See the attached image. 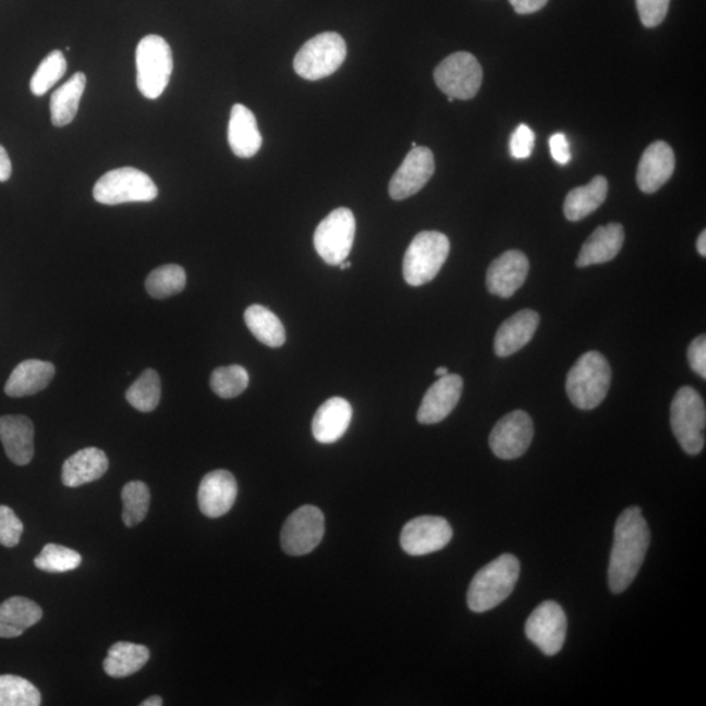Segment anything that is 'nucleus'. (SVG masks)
<instances>
[{"mask_svg": "<svg viewBox=\"0 0 706 706\" xmlns=\"http://www.w3.org/2000/svg\"><path fill=\"white\" fill-rule=\"evenodd\" d=\"M650 546V530L638 507L619 515L613 532V546L608 564V586L620 594L631 586L644 564Z\"/></svg>", "mask_w": 706, "mask_h": 706, "instance_id": "obj_1", "label": "nucleus"}, {"mask_svg": "<svg viewBox=\"0 0 706 706\" xmlns=\"http://www.w3.org/2000/svg\"><path fill=\"white\" fill-rule=\"evenodd\" d=\"M520 572V560L510 553H503L482 568L468 587L470 610L487 612L502 604L513 593Z\"/></svg>", "mask_w": 706, "mask_h": 706, "instance_id": "obj_2", "label": "nucleus"}, {"mask_svg": "<svg viewBox=\"0 0 706 706\" xmlns=\"http://www.w3.org/2000/svg\"><path fill=\"white\" fill-rule=\"evenodd\" d=\"M611 368L600 352L584 353L567 377V392L580 410H593L605 401L611 385Z\"/></svg>", "mask_w": 706, "mask_h": 706, "instance_id": "obj_3", "label": "nucleus"}, {"mask_svg": "<svg viewBox=\"0 0 706 706\" xmlns=\"http://www.w3.org/2000/svg\"><path fill=\"white\" fill-rule=\"evenodd\" d=\"M173 52L160 36L142 38L136 48V83L141 94L156 100L167 89L173 74Z\"/></svg>", "mask_w": 706, "mask_h": 706, "instance_id": "obj_4", "label": "nucleus"}, {"mask_svg": "<svg viewBox=\"0 0 706 706\" xmlns=\"http://www.w3.org/2000/svg\"><path fill=\"white\" fill-rule=\"evenodd\" d=\"M449 253L450 242L443 233L425 231L416 234L404 254V280L412 287L429 283L440 272Z\"/></svg>", "mask_w": 706, "mask_h": 706, "instance_id": "obj_5", "label": "nucleus"}, {"mask_svg": "<svg viewBox=\"0 0 706 706\" xmlns=\"http://www.w3.org/2000/svg\"><path fill=\"white\" fill-rule=\"evenodd\" d=\"M670 418L673 435L685 453H702L706 425V409L702 395L690 386L680 388L673 397Z\"/></svg>", "mask_w": 706, "mask_h": 706, "instance_id": "obj_6", "label": "nucleus"}, {"mask_svg": "<svg viewBox=\"0 0 706 706\" xmlns=\"http://www.w3.org/2000/svg\"><path fill=\"white\" fill-rule=\"evenodd\" d=\"M344 38L336 32L313 37L294 57L293 68L305 81L316 82L333 74L345 61Z\"/></svg>", "mask_w": 706, "mask_h": 706, "instance_id": "obj_7", "label": "nucleus"}, {"mask_svg": "<svg viewBox=\"0 0 706 706\" xmlns=\"http://www.w3.org/2000/svg\"><path fill=\"white\" fill-rule=\"evenodd\" d=\"M159 190L150 176L139 169L126 167L110 170L96 182L94 198L105 206L133 202H153Z\"/></svg>", "mask_w": 706, "mask_h": 706, "instance_id": "obj_8", "label": "nucleus"}, {"mask_svg": "<svg viewBox=\"0 0 706 706\" xmlns=\"http://www.w3.org/2000/svg\"><path fill=\"white\" fill-rule=\"evenodd\" d=\"M355 233V215L350 208L339 207L319 222L314 232V247L327 265L339 266L349 258Z\"/></svg>", "mask_w": 706, "mask_h": 706, "instance_id": "obj_9", "label": "nucleus"}, {"mask_svg": "<svg viewBox=\"0 0 706 706\" xmlns=\"http://www.w3.org/2000/svg\"><path fill=\"white\" fill-rule=\"evenodd\" d=\"M435 82L448 97H453L455 100H471L482 87V65L470 52H454L437 65Z\"/></svg>", "mask_w": 706, "mask_h": 706, "instance_id": "obj_10", "label": "nucleus"}, {"mask_svg": "<svg viewBox=\"0 0 706 706\" xmlns=\"http://www.w3.org/2000/svg\"><path fill=\"white\" fill-rule=\"evenodd\" d=\"M324 535V513L316 507L304 506L288 516L281 528V547L287 555H307L318 547Z\"/></svg>", "mask_w": 706, "mask_h": 706, "instance_id": "obj_11", "label": "nucleus"}, {"mask_svg": "<svg viewBox=\"0 0 706 706\" xmlns=\"http://www.w3.org/2000/svg\"><path fill=\"white\" fill-rule=\"evenodd\" d=\"M567 625V614L562 607L553 600H546L530 614L525 633L543 654L553 657L564 646Z\"/></svg>", "mask_w": 706, "mask_h": 706, "instance_id": "obj_12", "label": "nucleus"}, {"mask_svg": "<svg viewBox=\"0 0 706 706\" xmlns=\"http://www.w3.org/2000/svg\"><path fill=\"white\" fill-rule=\"evenodd\" d=\"M453 538L450 523L436 515H423L405 523L401 533V546L405 553L424 556L440 551Z\"/></svg>", "mask_w": 706, "mask_h": 706, "instance_id": "obj_13", "label": "nucleus"}, {"mask_svg": "<svg viewBox=\"0 0 706 706\" xmlns=\"http://www.w3.org/2000/svg\"><path fill=\"white\" fill-rule=\"evenodd\" d=\"M533 437L532 417L525 411H513L495 425L489 436V447L501 460H516L526 453Z\"/></svg>", "mask_w": 706, "mask_h": 706, "instance_id": "obj_14", "label": "nucleus"}, {"mask_svg": "<svg viewBox=\"0 0 706 706\" xmlns=\"http://www.w3.org/2000/svg\"><path fill=\"white\" fill-rule=\"evenodd\" d=\"M435 156L427 147L412 148L390 181L391 199L403 200L417 194L435 173Z\"/></svg>", "mask_w": 706, "mask_h": 706, "instance_id": "obj_15", "label": "nucleus"}, {"mask_svg": "<svg viewBox=\"0 0 706 706\" xmlns=\"http://www.w3.org/2000/svg\"><path fill=\"white\" fill-rule=\"evenodd\" d=\"M238 494V482L229 471H211L203 477L198 489L200 512L208 519H219L233 508Z\"/></svg>", "mask_w": 706, "mask_h": 706, "instance_id": "obj_16", "label": "nucleus"}, {"mask_svg": "<svg viewBox=\"0 0 706 706\" xmlns=\"http://www.w3.org/2000/svg\"><path fill=\"white\" fill-rule=\"evenodd\" d=\"M463 379L458 375L440 377L430 386L417 411V422L425 425L437 424L447 418L460 402Z\"/></svg>", "mask_w": 706, "mask_h": 706, "instance_id": "obj_17", "label": "nucleus"}, {"mask_svg": "<svg viewBox=\"0 0 706 706\" xmlns=\"http://www.w3.org/2000/svg\"><path fill=\"white\" fill-rule=\"evenodd\" d=\"M530 270L528 259L520 251H509L490 264L487 271L489 293L501 299L512 297L525 284Z\"/></svg>", "mask_w": 706, "mask_h": 706, "instance_id": "obj_18", "label": "nucleus"}, {"mask_svg": "<svg viewBox=\"0 0 706 706\" xmlns=\"http://www.w3.org/2000/svg\"><path fill=\"white\" fill-rule=\"evenodd\" d=\"M675 170V155L664 141H657L645 149L637 168V185L641 192L653 194L669 181Z\"/></svg>", "mask_w": 706, "mask_h": 706, "instance_id": "obj_19", "label": "nucleus"}, {"mask_svg": "<svg viewBox=\"0 0 706 706\" xmlns=\"http://www.w3.org/2000/svg\"><path fill=\"white\" fill-rule=\"evenodd\" d=\"M0 441L10 461L17 466H25L35 455V425L26 416H2L0 417Z\"/></svg>", "mask_w": 706, "mask_h": 706, "instance_id": "obj_20", "label": "nucleus"}, {"mask_svg": "<svg viewBox=\"0 0 706 706\" xmlns=\"http://www.w3.org/2000/svg\"><path fill=\"white\" fill-rule=\"evenodd\" d=\"M540 322L539 314L525 309L502 322L495 337V352L499 357L514 355L530 343Z\"/></svg>", "mask_w": 706, "mask_h": 706, "instance_id": "obj_21", "label": "nucleus"}, {"mask_svg": "<svg viewBox=\"0 0 706 706\" xmlns=\"http://www.w3.org/2000/svg\"><path fill=\"white\" fill-rule=\"evenodd\" d=\"M228 143L232 153L241 159H251L261 147V135L253 111L235 104L228 124Z\"/></svg>", "mask_w": 706, "mask_h": 706, "instance_id": "obj_22", "label": "nucleus"}, {"mask_svg": "<svg viewBox=\"0 0 706 706\" xmlns=\"http://www.w3.org/2000/svg\"><path fill=\"white\" fill-rule=\"evenodd\" d=\"M352 405L340 397L326 401L314 415L313 436L320 443H333L345 435L352 422Z\"/></svg>", "mask_w": 706, "mask_h": 706, "instance_id": "obj_23", "label": "nucleus"}, {"mask_svg": "<svg viewBox=\"0 0 706 706\" xmlns=\"http://www.w3.org/2000/svg\"><path fill=\"white\" fill-rule=\"evenodd\" d=\"M624 239V228L618 222L595 229L591 238L582 245L575 265L582 268L612 260L623 247Z\"/></svg>", "mask_w": 706, "mask_h": 706, "instance_id": "obj_24", "label": "nucleus"}, {"mask_svg": "<svg viewBox=\"0 0 706 706\" xmlns=\"http://www.w3.org/2000/svg\"><path fill=\"white\" fill-rule=\"evenodd\" d=\"M54 375L56 368L51 363L41 362V360H25L11 373L9 381L4 386L5 394L11 398L35 395L48 388Z\"/></svg>", "mask_w": 706, "mask_h": 706, "instance_id": "obj_25", "label": "nucleus"}, {"mask_svg": "<svg viewBox=\"0 0 706 706\" xmlns=\"http://www.w3.org/2000/svg\"><path fill=\"white\" fill-rule=\"evenodd\" d=\"M109 468L107 454L97 448H85L65 460L62 482L65 487L77 488L100 479Z\"/></svg>", "mask_w": 706, "mask_h": 706, "instance_id": "obj_26", "label": "nucleus"}, {"mask_svg": "<svg viewBox=\"0 0 706 706\" xmlns=\"http://www.w3.org/2000/svg\"><path fill=\"white\" fill-rule=\"evenodd\" d=\"M42 619V610L36 601L24 597H11L0 605V638H15Z\"/></svg>", "mask_w": 706, "mask_h": 706, "instance_id": "obj_27", "label": "nucleus"}, {"mask_svg": "<svg viewBox=\"0 0 706 706\" xmlns=\"http://www.w3.org/2000/svg\"><path fill=\"white\" fill-rule=\"evenodd\" d=\"M85 85H87V76L83 72H76L75 75L69 78V82H65L62 87H59L52 94L50 115L54 126H68V124L75 120Z\"/></svg>", "mask_w": 706, "mask_h": 706, "instance_id": "obj_28", "label": "nucleus"}, {"mask_svg": "<svg viewBox=\"0 0 706 706\" xmlns=\"http://www.w3.org/2000/svg\"><path fill=\"white\" fill-rule=\"evenodd\" d=\"M608 182L604 175L594 176L585 186L569 192L564 202V215L569 221H580L598 209L607 198Z\"/></svg>", "mask_w": 706, "mask_h": 706, "instance_id": "obj_29", "label": "nucleus"}, {"mask_svg": "<svg viewBox=\"0 0 706 706\" xmlns=\"http://www.w3.org/2000/svg\"><path fill=\"white\" fill-rule=\"evenodd\" d=\"M149 657L147 646L121 641L110 647L102 666L110 678L122 679L142 670Z\"/></svg>", "mask_w": 706, "mask_h": 706, "instance_id": "obj_30", "label": "nucleus"}, {"mask_svg": "<svg viewBox=\"0 0 706 706\" xmlns=\"http://www.w3.org/2000/svg\"><path fill=\"white\" fill-rule=\"evenodd\" d=\"M245 324L253 336L272 349L285 343V330L281 320L261 305L248 306L245 312Z\"/></svg>", "mask_w": 706, "mask_h": 706, "instance_id": "obj_31", "label": "nucleus"}, {"mask_svg": "<svg viewBox=\"0 0 706 706\" xmlns=\"http://www.w3.org/2000/svg\"><path fill=\"white\" fill-rule=\"evenodd\" d=\"M186 287V272L179 265H166L155 268L146 280V290L150 297L163 300L175 296Z\"/></svg>", "mask_w": 706, "mask_h": 706, "instance_id": "obj_32", "label": "nucleus"}, {"mask_svg": "<svg viewBox=\"0 0 706 706\" xmlns=\"http://www.w3.org/2000/svg\"><path fill=\"white\" fill-rule=\"evenodd\" d=\"M161 381L159 373L144 370L126 392L127 402L141 412H153L160 403Z\"/></svg>", "mask_w": 706, "mask_h": 706, "instance_id": "obj_33", "label": "nucleus"}, {"mask_svg": "<svg viewBox=\"0 0 706 706\" xmlns=\"http://www.w3.org/2000/svg\"><path fill=\"white\" fill-rule=\"evenodd\" d=\"M41 693L29 680L16 675H0V706H38Z\"/></svg>", "mask_w": 706, "mask_h": 706, "instance_id": "obj_34", "label": "nucleus"}, {"mask_svg": "<svg viewBox=\"0 0 706 706\" xmlns=\"http://www.w3.org/2000/svg\"><path fill=\"white\" fill-rule=\"evenodd\" d=\"M122 519L124 525L134 527L146 519L149 510L150 494L146 483L130 482L122 489Z\"/></svg>", "mask_w": 706, "mask_h": 706, "instance_id": "obj_35", "label": "nucleus"}, {"mask_svg": "<svg viewBox=\"0 0 706 706\" xmlns=\"http://www.w3.org/2000/svg\"><path fill=\"white\" fill-rule=\"evenodd\" d=\"M68 71V61L61 50L51 51L39 63L35 75L31 78V90L35 96H44L61 81Z\"/></svg>", "mask_w": 706, "mask_h": 706, "instance_id": "obj_36", "label": "nucleus"}, {"mask_svg": "<svg viewBox=\"0 0 706 706\" xmlns=\"http://www.w3.org/2000/svg\"><path fill=\"white\" fill-rule=\"evenodd\" d=\"M82 564V555L74 549L49 543L35 559V565L46 573H68Z\"/></svg>", "mask_w": 706, "mask_h": 706, "instance_id": "obj_37", "label": "nucleus"}, {"mask_svg": "<svg viewBox=\"0 0 706 706\" xmlns=\"http://www.w3.org/2000/svg\"><path fill=\"white\" fill-rule=\"evenodd\" d=\"M248 373L241 365L221 366V368L212 372L211 389L216 395L224 399H232L239 397L247 389Z\"/></svg>", "mask_w": 706, "mask_h": 706, "instance_id": "obj_38", "label": "nucleus"}, {"mask_svg": "<svg viewBox=\"0 0 706 706\" xmlns=\"http://www.w3.org/2000/svg\"><path fill=\"white\" fill-rule=\"evenodd\" d=\"M24 532L23 522L10 507L0 506V545L16 547Z\"/></svg>", "mask_w": 706, "mask_h": 706, "instance_id": "obj_39", "label": "nucleus"}, {"mask_svg": "<svg viewBox=\"0 0 706 706\" xmlns=\"http://www.w3.org/2000/svg\"><path fill=\"white\" fill-rule=\"evenodd\" d=\"M641 23L646 28H656L669 12L670 0H636Z\"/></svg>", "mask_w": 706, "mask_h": 706, "instance_id": "obj_40", "label": "nucleus"}, {"mask_svg": "<svg viewBox=\"0 0 706 706\" xmlns=\"http://www.w3.org/2000/svg\"><path fill=\"white\" fill-rule=\"evenodd\" d=\"M535 146L534 131L527 124H520L510 137V154L516 160L527 159L532 156Z\"/></svg>", "mask_w": 706, "mask_h": 706, "instance_id": "obj_41", "label": "nucleus"}, {"mask_svg": "<svg viewBox=\"0 0 706 706\" xmlns=\"http://www.w3.org/2000/svg\"><path fill=\"white\" fill-rule=\"evenodd\" d=\"M689 362L693 372L706 378V338L699 336L689 346Z\"/></svg>", "mask_w": 706, "mask_h": 706, "instance_id": "obj_42", "label": "nucleus"}, {"mask_svg": "<svg viewBox=\"0 0 706 706\" xmlns=\"http://www.w3.org/2000/svg\"><path fill=\"white\" fill-rule=\"evenodd\" d=\"M549 149H551V155L556 162H559L560 166H567L572 159L571 148H569V143L564 134L558 133L551 136L549 139Z\"/></svg>", "mask_w": 706, "mask_h": 706, "instance_id": "obj_43", "label": "nucleus"}, {"mask_svg": "<svg viewBox=\"0 0 706 706\" xmlns=\"http://www.w3.org/2000/svg\"><path fill=\"white\" fill-rule=\"evenodd\" d=\"M513 9L520 15H528V13L538 12L545 9L548 0H509Z\"/></svg>", "mask_w": 706, "mask_h": 706, "instance_id": "obj_44", "label": "nucleus"}, {"mask_svg": "<svg viewBox=\"0 0 706 706\" xmlns=\"http://www.w3.org/2000/svg\"><path fill=\"white\" fill-rule=\"evenodd\" d=\"M12 174V163L10 160L9 154L7 150L0 146V182H5L10 180Z\"/></svg>", "mask_w": 706, "mask_h": 706, "instance_id": "obj_45", "label": "nucleus"}, {"mask_svg": "<svg viewBox=\"0 0 706 706\" xmlns=\"http://www.w3.org/2000/svg\"><path fill=\"white\" fill-rule=\"evenodd\" d=\"M697 252L703 257H706V232L703 231L697 239Z\"/></svg>", "mask_w": 706, "mask_h": 706, "instance_id": "obj_46", "label": "nucleus"}, {"mask_svg": "<svg viewBox=\"0 0 706 706\" xmlns=\"http://www.w3.org/2000/svg\"><path fill=\"white\" fill-rule=\"evenodd\" d=\"M163 704L162 698L160 696H153L148 697L147 699H144V702L141 704L142 706H161Z\"/></svg>", "mask_w": 706, "mask_h": 706, "instance_id": "obj_47", "label": "nucleus"}, {"mask_svg": "<svg viewBox=\"0 0 706 706\" xmlns=\"http://www.w3.org/2000/svg\"><path fill=\"white\" fill-rule=\"evenodd\" d=\"M435 373H436V376L438 378H440V377L449 375V369L445 368V366H440V368H437Z\"/></svg>", "mask_w": 706, "mask_h": 706, "instance_id": "obj_48", "label": "nucleus"}, {"mask_svg": "<svg viewBox=\"0 0 706 706\" xmlns=\"http://www.w3.org/2000/svg\"><path fill=\"white\" fill-rule=\"evenodd\" d=\"M339 266H340V268H342V270H346V268H350V267H351V261H349V260H344V261H342V264H340Z\"/></svg>", "mask_w": 706, "mask_h": 706, "instance_id": "obj_49", "label": "nucleus"}, {"mask_svg": "<svg viewBox=\"0 0 706 706\" xmlns=\"http://www.w3.org/2000/svg\"><path fill=\"white\" fill-rule=\"evenodd\" d=\"M454 100H455V98H453V97H448V101H449V102H454Z\"/></svg>", "mask_w": 706, "mask_h": 706, "instance_id": "obj_50", "label": "nucleus"}]
</instances>
